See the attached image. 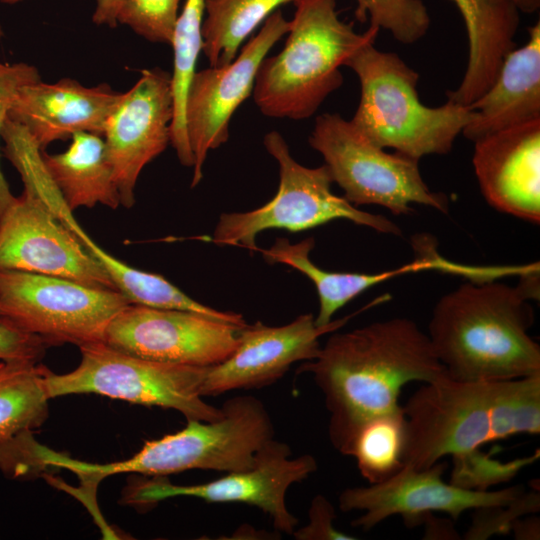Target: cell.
Returning a JSON list of instances; mask_svg holds the SVG:
<instances>
[{
    "label": "cell",
    "mask_w": 540,
    "mask_h": 540,
    "mask_svg": "<svg viewBox=\"0 0 540 540\" xmlns=\"http://www.w3.org/2000/svg\"><path fill=\"white\" fill-rule=\"evenodd\" d=\"M173 119L171 74L144 69L108 117L103 138L121 205L135 203V186L143 168L170 143Z\"/></svg>",
    "instance_id": "obj_16"
},
{
    "label": "cell",
    "mask_w": 540,
    "mask_h": 540,
    "mask_svg": "<svg viewBox=\"0 0 540 540\" xmlns=\"http://www.w3.org/2000/svg\"><path fill=\"white\" fill-rule=\"evenodd\" d=\"M305 372L323 394L330 441L345 456L367 421L402 407L405 385L448 376L428 335L404 317L332 334L297 370Z\"/></svg>",
    "instance_id": "obj_1"
},
{
    "label": "cell",
    "mask_w": 540,
    "mask_h": 540,
    "mask_svg": "<svg viewBox=\"0 0 540 540\" xmlns=\"http://www.w3.org/2000/svg\"><path fill=\"white\" fill-rule=\"evenodd\" d=\"M2 363H3V362H2V361H0V366H1V364H2Z\"/></svg>",
    "instance_id": "obj_40"
},
{
    "label": "cell",
    "mask_w": 540,
    "mask_h": 540,
    "mask_svg": "<svg viewBox=\"0 0 540 540\" xmlns=\"http://www.w3.org/2000/svg\"><path fill=\"white\" fill-rule=\"evenodd\" d=\"M528 40L504 58L489 88L471 105L462 134L472 142L492 133L540 119V22Z\"/></svg>",
    "instance_id": "obj_20"
},
{
    "label": "cell",
    "mask_w": 540,
    "mask_h": 540,
    "mask_svg": "<svg viewBox=\"0 0 540 540\" xmlns=\"http://www.w3.org/2000/svg\"><path fill=\"white\" fill-rule=\"evenodd\" d=\"M314 246L313 237L294 244L281 237L270 248L261 250V254L267 263L288 265L312 281L319 300L315 324L326 326L340 308L369 289L370 285L367 273L333 272L318 267L309 256Z\"/></svg>",
    "instance_id": "obj_25"
},
{
    "label": "cell",
    "mask_w": 540,
    "mask_h": 540,
    "mask_svg": "<svg viewBox=\"0 0 540 540\" xmlns=\"http://www.w3.org/2000/svg\"><path fill=\"white\" fill-rule=\"evenodd\" d=\"M0 270L55 276L117 290L76 235L27 189L13 196L0 213Z\"/></svg>",
    "instance_id": "obj_15"
},
{
    "label": "cell",
    "mask_w": 540,
    "mask_h": 540,
    "mask_svg": "<svg viewBox=\"0 0 540 540\" xmlns=\"http://www.w3.org/2000/svg\"><path fill=\"white\" fill-rule=\"evenodd\" d=\"M299 0H205L202 52L220 67L237 56L244 41L283 5Z\"/></svg>",
    "instance_id": "obj_24"
},
{
    "label": "cell",
    "mask_w": 540,
    "mask_h": 540,
    "mask_svg": "<svg viewBox=\"0 0 540 540\" xmlns=\"http://www.w3.org/2000/svg\"><path fill=\"white\" fill-rule=\"evenodd\" d=\"M309 144L322 155L343 197L356 207L378 205L394 215H410L412 204L448 211V197L428 187L418 160L386 152L337 113L316 118Z\"/></svg>",
    "instance_id": "obj_8"
},
{
    "label": "cell",
    "mask_w": 540,
    "mask_h": 540,
    "mask_svg": "<svg viewBox=\"0 0 540 540\" xmlns=\"http://www.w3.org/2000/svg\"><path fill=\"white\" fill-rule=\"evenodd\" d=\"M349 317L317 326L311 313L281 326L260 321L238 331V344L224 361L209 367L202 396L237 389L261 388L275 383L298 361H310L321 349L319 338L342 327Z\"/></svg>",
    "instance_id": "obj_17"
},
{
    "label": "cell",
    "mask_w": 540,
    "mask_h": 540,
    "mask_svg": "<svg viewBox=\"0 0 540 540\" xmlns=\"http://www.w3.org/2000/svg\"><path fill=\"white\" fill-rule=\"evenodd\" d=\"M181 0H125L117 22L153 43L171 44Z\"/></svg>",
    "instance_id": "obj_30"
},
{
    "label": "cell",
    "mask_w": 540,
    "mask_h": 540,
    "mask_svg": "<svg viewBox=\"0 0 540 540\" xmlns=\"http://www.w3.org/2000/svg\"><path fill=\"white\" fill-rule=\"evenodd\" d=\"M473 167L490 206L531 223L540 222V119L474 142Z\"/></svg>",
    "instance_id": "obj_18"
},
{
    "label": "cell",
    "mask_w": 540,
    "mask_h": 540,
    "mask_svg": "<svg viewBox=\"0 0 540 540\" xmlns=\"http://www.w3.org/2000/svg\"><path fill=\"white\" fill-rule=\"evenodd\" d=\"M240 328L192 311L128 304L109 323L104 343L144 359L212 366L234 352Z\"/></svg>",
    "instance_id": "obj_14"
},
{
    "label": "cell",
    "mask_w": 540,
    "mask_h": 540,
    "mask_svg": "<svg viewBox=\"0 0 540 540\" xmlns=\"http://www.w3.org/2000/svg\"><path fill=\"white\" fill-rule=\"evenodd\" d=\"M4 3H10L12 2L13 0H2Z\"/></svg>",
    "instance_id": "obj_39"
},
{
    "label": "cell",
    "mask_w": 540,
    "mask_h": 540,
    "mask_svg": "<svg viewBox=\"0 0 540 540\" xmlns=\"http://www.w3.org/2000/svg\"><path fill=\"white\" fill-rule=\"evenodd\" d=\"M511 531L517 539H539V519L520 520L517 518L511 525Z\"/></svg>",
    "instance_id": "obj_37"
},
{
    "label": "cell",
    "mask_w": 540,
    "mask_h": 540,
    "mask_svg": "<svg viewBox=\"0 0 540 540\" xmlns=\"http://www.w3.org/2000/svg\"><path fill=\"white\" fill-rule=\"evenodd\" d=\"M356 19L389 32L403 44L422 39L431 23L422 0H356Z\"/></svg>",
    "instance_id": "obj_29"
},
{
    "label": "cell",
    "mask_w": 540,
    "mask_h": 540,
    "mask_svg": "<svg viewBox=\"0 0 540 540\" xmlns=\"http://www.w3.org/2000/svg\"><path fill=\"white\" fill-rule=\"evenodd\" d=\"M445 469L441 461L423 469L404 465L384 481L344 489L338 498L339 509L360 512L351 525L369 531L397 515L409 527L423 523L433 512L457 520L466 511L507 506L525 494L520 486L500 490L463 488L444 481Z\"/></svg>",
    "instance_id": "obj_12"
},
{
    "label": "cell",
    "mask_w": 540,
    "mask_h": 540,
    "mask_svg": "<svg viewBox=\"0 0 540 540\" xmlns=\"http://www.w3.org/2000/svg\"><path fill=\"white\" fill-rule=\"evenodd\" d=\"M224 416L216 421L187 420L182 430L146 441L132 457L92 464L59 454L56 467L70 470L80 480V494L94 495L105 477L120 473L167 476L191 469L235 472L255 466L259 449L274 436V426L263 402L252 395L226 400Z\"/></svg>",
    "instance_id": "obj_5"
},
{
    "label": "cell",
    "mask_w": 540,
    "mask_h": 540,
    "mask_svg": "<svg viewBox=\"0 0 540 540\" xmlns=\"http://www.w3.org/2000/svg\"><path fill=\"white\" fill-rule=\"evenodd\" d=\"M121 96L107 84L86 87L70 78L55 83L40 80L20 90L8 119L25 128L44 150L76 132L103 136L106 121Z\"/></svg>",
    "instance_id": "obj_19"
},
{
    "label": "cell",
    "mask_w": 540,
    "mask_h": 540,
    "mask_svg": "<svg viewBox=\"0 0 540 540\" xmlns=\"http://www.w3.org/2000/svg\"><path fill=\"white\" fill-rule=\"evenodd\" d=\"M78 239L102 265L114 287L131 304L192 311L240 327L247 324L241 314L206 306L192 299L163 276L134 268L114 257L95 243L85 231Z\"/></svg>",
    "instance_id": "obj_23"
},
{
    "label": "cell",
    "mask_w": 540,
    "mask_h": 540,
    "mask_svg": "<svg viewBox=\"0 0 540 540\" xmlns=\"http://www.w3.org/2000/svg\"><path fill=\"white\" fill-rule=\"evenodd\" d=\"M492 440L540 433V374L492 382Z\"/></svg>",
    "instance_id": "obj_28"
},
{
    "label": "cell",
    "mask_w": 540,
    "mask_h": 540,
    "mask_svg": "<svg viewBox=\"0 0 540 540\" xmlns=\"http://www.w3.org/2000/svg\"><path fill=\"white\" fill-rule=\"evenodd\" d=\"M290 447L273 438L258 451L254 467L197 485H175L165 476L135 478L124 488L125 505L148 506L162 500L186 496L211 503H244L268 514L276 530L292 535L298 519L286 505V492L294 483L307 479L317 468L309 454L291 458Z\"/></svg>",
    "instance_id": "obj_11"
},
{
    "label": "cell",
    "mask_w": 540,
    "mask_h": 540,
    "mask_svg": "<svg viewBox=\"0 0 540 540\" xmlns=\"http://www.w3.org/2000/svg\"><path fill=\"white\" fill-rule=\"evenodd\" d=\"M309 522L294 530L292 536L298 540H351L355 537L339 531L333 525L336 513L331 502L323 495H316L310 505Z\"/></svg>",
    "instance_id": "obj_34"
},
{
    "label": "cell",
    "mask_w": 540,
    "mask_h": 540,
    "mask_svg": "<svg viewBox=\"0 0 540 540\" xmlns=\"http://www.w3.org/2000/svg\"><path fill=\"white\" fill-rule=\"evenodd\" d=\"M492 382L448 376L422 385L403 407L404 465L430 467L445 456H466L492 440Z\"/></svg>",
    "instance_id": "obj_10"
},
{
    "label": "cell",
    "mask_w": 540,
    "mask_h": 540,
    "mask_svg": "<svg viewBox=\"0 0 540 540\" xmlns=\"http://www.w3.org/2000/svg\"><path fill=\"white\" fill-rule=\"evenodd\" d=\"M539 510V495L524 494L516 502L493 508L475 510L473 525L468 530L467 539H486L494 533L510 531L512 523L522 515Z\"/></svg>",
    "instance_id": "obj_33"
},
{
    "label": "cell",
    "mask_w": 540,
    "mask_h": 540,
    "mask_svg": "<svg viewBox=\"0 0 540 540\" xmlns=\"http://www.w3.org/2000/svg\"><path fill=\"white\" fill-rule=\"evenodd\" d=\"M538 275L511 286L468 281L434 306L428 337L449 378L495 382L540 374V346L529 335Z\"/></svg>",
    "instance_id": "obj_2"
},
{
    "label": "cell",
    "mask_w": 540,
    "mask_h": 540,
    "mask_svg": "<svg viewBox=\"0 0 540 540\" xmlns=\"http://www.w3.org/2000/svg\"><path fill=\"white\" fill-rule=\"evenodd\" d=\"M511 2L520 13L532 14L539 10L540 0H507Z\"/></svg>",
    "instance_id": "obj_38"
},
{
    "label": "cell",
    "mask_w": 540,
    "mask_h": 540,
    "mask_svg": "<svg viewBox=\"0 0 540 540\" xmlns=\"http://www.w3.org/2000/svg\"><path fill=\"white\" fill-rule=\"evenodd\" d=\"M290 28L281 10L272 13L260 30L243 44L227 65L196 71L190 81L184 108L185 129L194 157L191 187L202 179L209 151L229 138L234 112L252 95L262 60Z\"/></svg>",
    "instance_id": "obj_13"
},
{
    "label": "cell",
    "mask_w": 540,
    "mask_h": 540,
    "mask_svg": "<svg viewBox=\"0 0 540 540\" xmlns=\"http://www.w3.org/2000/svg\"><path fill=\"white\" fill-rule=\"evenodd\" d=\"M40 80L39 71L33 65L25 62L7 63L0 61V135L20 90L24 86ZM13 196L0 167V213Z\"/></svg>",
    "instance_id": "obj_32"
},
{
    "label": "cell",
    "mask_w": 540,
    "mask_h": 540,
    "mask_svg": "<svg viewBox=\"0 0 540 540\" xmlns=\"http://www.w3.org/2000/svg\"><path fill=\"white\" fill-rule=\"evenodd\" d=\"M45 167L71 211L97 204L111 209L121 205L103 136L76 132L62 153L42 151Z\"/></svg>",
    "instance_id": "obj_22"
},
{
    "label": "cell",
    "mask_w": 540,
    "mask_h": 540,
    "mask_svg": "<svg viewBox=\"0 0 540 540\" xmlns=\"http://www.w3.org/2000/svg\"><path fill=\"white\" fill-rule=\"evenodd\" d=\"M406 422L403 407L367 421L357 432L348 456L354 457L369 484L388 479L404 466Z\"/></svg>",
    "instance_id": "obj_27"
},
{
    "label": "cell",
    "mask_w": 540,
    "mask_h": 540,
    "mask_svg": "<svg viewBox=\"0 0 540 540\" xmlns=\"http://www.w3.org/2000/svg\"><path fill=\"white\" fill-rule=\"evenodd\" d=\"M128 304L118 290L16 270H0V324L49 346L104 342L111 320Z\"/></svg>",
    "instance_id": "obj_9"
},
{
    "label": "cell",
    "mask_w": 540,
    "mask_h": 540,
    "mask_svg": "<svg viewBox=\"0 0 540 540\" xmlns=\"http://www.w3.org/2000/svg\"><path fill=\"white\" fill-rule=\"evenodd\" d=\"M38 362L0 366V442L40 427L48 416L46 376Z\"/></svg>",
    "instance_id": "obj_26"
},
{
    "label": "cell",
    "mask_w": 540,
    "mask_h": 540,
    "mask_svg": "<svg viewBox=\"0 0 540 540\" xmlns=\"http://www.w3.org/2000/svg\"><path fill=\"white\" fill-rule=\"evenodd\" d=\"M465 23L468 62L447 99L471 106L493 83L505 56L515 48L520 11L507 0H451Z\"/></svg>",
    "instance_id": "obj_21"
},
{
    "label": "cell",
    "mask_w": 540,
    "mask_h": 540,
    "mask_svg": "<svg viewBox=\"0 0 540 540\" xmlns=\"http://www.w3.org/2000/svg\"><path fill=\"white\" fill-rule=\"evenodd\" d=\"M263 144L278 164L277 192L254 210L222 213L211 239L214 244L242 246L253 252L258 249L257 235L265 230L300 232L335 219H346L384 234L401 235V229L390 219L363 211L335 195L326 165L310 168L298 163L279 132H268Z\"/></svg>",
    "instance_id": "obj_6"
},
{
    "label": "cell",
    "mask_w": 540,
    "mask_h": 540,
    "mask_svg": "<svg viewBox=\"0 0 540 540\" xmlns=\"http://www.w3.org/2000/svg\"><path fill=\"white\" fill-rule=\"evenodd\" d=\"M359 47L346 61L360 84V99L352 124L371 142L420 160L450 152L471 118L472 110L449 99L437 107L423 104L419 74L394 52Z\"/></svg>",
    "instance_id": "obj_4"
},
{
    "label": "cell",
    "mask_w": 540,
    "mask_h": 540,
    "mask_svg": "<svg viewBox=\"0 0 540 540\" xmlns=\"http://www.w3.org/2000/svg\"><path fill=\"white\" fill-rule=\"evenodd\" d=\"M81 361L71 372L46 376L50 399L94 393L114 399L174 409L187 420L216 421L222 407L206 403L201 390L210 366L159 362L116 350L104 342L79 348Z\"/></svg>",
    "instance_id": "obj_7"
},
{
    "label": "cell",
    "mask_w": 540,
    "mask_h": 540,
    "mask_svg": "<svg viewBox=\"0 0 540 540\" xmlns=\"http://www.w3.org/2000/svg\"><path fill=\"white\" fill-rule=\"evenodd\" d=\"M125 0H96L92 21L97 25L114 28L118 25L117 16Z\"/></svg>",
    "instance_id": "obj_36"
},
{
    "label": "cell",
    "mask_w": 540,
    "mask_h": 540,
    "mask_svg": "<svg viewBox=\"0 0 540 540\" xmlns=\"http://www.w3.org/2000/svg\"><path fill=\"white\" fill-rule=\"evenodd\" d=\"M538 458L537 450L529 457L502 463L476 450L466 456L453 458L451 483L467 489L488 490L489 486L506 481Z\"/></svg>",
    "instance_id": "obj_31"
},
{
    "label": "cell",
    "mask_w": 540,
    "mask_h": 540,
    "mask_svg": "<svg viewBox=\"0 0 540 540\" xmlns=\"http://www.w3.org/2000/svg\"><path fill=\"white\" fill-rule=\"evenodd\" d=\"M294 6L285 45L262 60L252 96L267 117L303 120L343 84L340 68L379 29L369 25L356 32L339 17L336 0H299Z\"/></svg>",
    "instance_id": "obj_3"
},
{
    "label": "cell",
    "mask_w": 540,
    "mask_h": 540,
    "mask_svg": "<svg viewBox=\"0 0 540 540\" xmlns=\"http://www.w3.org/2000/svg\"><path fill=\"white\" fill-rule=\"evenodd\" d=\"M49 345L41 338L0 324V361L38 362Z\"/></svg>",
    "instance_id": "obj_35"
}]
</instances>
